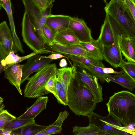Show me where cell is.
Masks as SVG:
<instances>
[{
	"mask_svg": "<svg viewBox=\"0 0 135 135\" xmlns=\"http://www.w3.org/2000/svg\"><path fill=\"white\" fill-rule=\"evenodd\" d=\"M96 40L101 46L108 47L114 43L113 33L107 14L101 26L100 35Z\"/></svg>",
	"mask_w": 135,
	"mask_h": 135,
	"instance_id": "17",
	"label": "cell"
},
{
	"mask_svg": "<svg viewBox=\"0 0 135 135\" xmlns=\"http://www.w3.org/2000/svg\"><path fill=\"white\" fill-rule=\"evenodd\" d=\"M131 40H132V42H133V43L134 45V47L135 48V38H131Z\"/></svg>",
	"mask_w": 135,
	"mask_h": 135,
	"instance_id": "49",
	"label": "cell"
},
{
	"mask_svg": "<svg viewBox=\"0 0 135 135\" xmlns=\"http://www.w3.org/2000/svg\"><path fill=\"white\" fill-rule=\"evenodd\" d=\"M69 115V113L66 110L63 112H60L57 118L53 124L62 127L63 122L67 118Z\"/></svg>",
	"mask_w": 135,
	"mask_h": 135,
	"instance_id": "36",
	"label": "cell"
},
{
	"mask_svg": "<svg viewBox=\"0 0 135 135\" xmlns=\"http://www.w3.org/2000/svg\"><path fill=\"white\" fill-rule=\"evenodd\" d=\"M67 56L70 59L73 63V66H75L78 64L91 66H98L105 67L103 63L100 61L89 59L84 56H76L68 54L64 55Z\"/></svg>",
	"mask_w": 135,
	"mask_h": 135,
	"instance_id": "25",
	"label": "cell"
},
{
	"mask_svg": "<svg viewBox=\"0 0 135 135\" xmlns=\"http://www.w3.org/2000/svg\"><path fill=\"white\" fill-rule=\"evenodd\" d=\"M73 128L72 132L75 135H108L96 126L90 123L86 127L75 126Z\"/></svg>",
	"mask_w": 135,
	"mask_h": 135,
	"instance_id": "22",
	"label": "cell"
},
{
	"mask_svg": "<svg viewBox=\"0 0 135 135\" xmlns=\"http://www.w3.org/2000/svg\"><path fill=\"white\" fill-rule=\"evenodd\" d=\"M34 122H35L34 119H20L16 118L9 122L3 129L13 131Z\"/></svg>",
	"mask_w": 135,
	"mask_h": 135,
	"instance_id": "26",
	"label": "cell"
},
{
	"mask_svg": "<svg viewBox=\"0 0 135 135\" xmlns=\"http://www.w3.org/2000/svg\"><path fill=\"white\" fill-rule=\"evenodd\" d=\"M62 130V127L53 124L38 133L36 135H48L60 133Z\"/></svg>",
	"mask_w": 135,
	"mask_h": 135,
	"instance_id": "33",
	"label": "cell"
},
{
	"mask_svg": "<svg viewBox=\"0 0 135 135\" xmlns=\"http://www.w3.org/2000/svg\"><path fill=\"white\" fill-rule=\"evenodd\" d=\"M3 100V98L1 97L0 98V103H2Z\"/></svg>",
	"mask_w": 135,
	"mask_h": 135,
	"instance_id": "50",
	"label": "cell"
},
{
	"mask_svg": "<svg viewBox=\"0 0 135 135\" xmlns=\"http://www.w3.org/2000/svg\"><path fill=\"white\" fill-rule=\"evenodd\" d=\"M68 63L66 59L65 58L62 59L60 61L59 65L62 68L66 67L67 66Z\"/></svg>",
	"mask_w": 135,
	"mask_h": 135,
	"instance_id": "44",
	"label": "cell"
},
{
	"mask_svg": "<svg viewBox=\"0 0 135 135\" xmlns=\"http://www.w3.org/2000/svg\"><path fill=\"white\" fill-rule=\"evenodd\" d=\"M80 44L86 51L99 57L102 60L104 59L100 45L97 40L91 42H80Z\"/></svg>",
	"mask_w": 135,
	"mask_h": 135,
	"instance_id": "28",
	"label": "cell"
},
{
	"mask_svg": "<svg viewBox=\"0 0 135 135\" xmlns=\"http://www.w3.org/2000/svg\"><path fill=\"white\" fill-rule=\"evenodd\" d=\"M120 47V51L127 61L135 62V48L131 38L122 34L121 36Z\"/></svg>",
	"mask_w": 135,
	"mask_h": 135,
	"instance_id": "19",
	"label": "cell"
},
{
	"mask_svg": "<svg viewBox=\"0 0 135 135\" xmlns=\"http://www.w3.org/2000/svg\"><path fill=\"white\" fill-rule=\"evenodd\" d=\"M54 0V1H55V0Z\"/></svg>",
	"mask_w": 135,
	"mask_h": 135,
	"instance_id": "53",
	"label": "cell"
},
{
	"mask_svg": "<svg viewBox=\"0 0 135 135\" xmlns=\"http://www.w3.org/2000/svg\"><path fill=\"white\" fill-rule=\"evenodd\" d=\"M48 100L47 96L38 97L33 104L27 109L25 112L17 118L20 119H34L42 111L46 108Z\"/></svg>",
	"mask_w": 135,
	"mask_h": 135,
	"instance_id": "16",
	"label": "cell"
},
{
	"mask_svg": "<svg viewBox=\"0 0 135 135\" xmlns=\"http://www.w3.org/2000/svg\"><path fill=\"white\" fill-rule=\"evenodd\" d=\"M34 4L42 10V7L40 0H32Z\"/></svg>",
	"mask_w": 135,
	"mask_h": 135,
	"instance_id": "46",
	"label": "cell"
},
{
	"mask_svg": "<svg viewBox=\"0 0 135 135\" xmlns=\"http://www.w3.org/2000/svg\"><path fill=\"white\" fill-rule=\"evenodd\" d=\"M56 34L46 24L42 31V36L43 43L50 46L54 41Z\"/></svg>",
	"mask_w": 135,
	"mask_h": 135,
	"instance_id": "29",
	"label": "cell"
},
{
	"mask_svg": "<svg viewBox=\"0 0 135 135\" xmlns=\"http://www.w3.org/2000/svg\"><path fill=\"white\" fill-rule=\"evenodd\" d=\"M10 0H0V5L1 7V6L7 3Z\"/></svg>",
	"mask_w": 135,
	"mask_h": 135,
	"instance_id": "47",
	"label": "cell"
},
{
	"mask_svg": "<svg viewBox=\"0 0 135 135\" xmlns=\"http://www.w3.org/2000/svg\"><path fill=\"white\" fill-rule=\"evenodd\" d=\"M11 31L6 22L4 21L0 24V59H4L11 52H18Z\"/></svg>",
	"mask_w": 135,
	"mask_h": 135,
	"instance_id": "8",
	"label": "cell"
},
{
	"mask_svg": "<svg viewBox=\"0 0 135 135\" xmlns=\"http://www.w3.org/2000/svg\"><path fill=\"white\" fill-rule=\"evenodd\" d=\"M99 115L93 112L88 115L89 123L96 126L107 133L108 135H125L128 134L110 126L101 120Z\"/></svg>",
	"mask_w": 135,
	"mask_h": 135,
	"instance_id": "18",
	"label": "cell"
},
{
	"mask_svg": "<svg viewBox=\"0 0 135 135\" xmlns=\"http://www.w3.org/2000/svg\"><path fill=\"white\" fill-rule=\"evenodd\" d=\"M41 57L42 58H47L54 60L64 57L69 58L68 57H66L61 54L58 53L51 54L48 56H41Z\"/></svg>",
	"mask_w": 135,
	"mask_h": 135,
	"instance_id": "40",
	"label": "cell"
},
{
	"mask_svg": "<svg viewBox=\"0 0 135 135\" xmlns=\"http://www.w3.org/2000/svg\"><path fill=\"white\" fill-rule=\"evenodd\" d=\"M68 95V105L76 115L87 116L93 112L97 103L93 92L77 73L69 85Z\"/></svg>",
	"mask_w": 135,
	"mask_h": 135,
	"instance_id": "1",
	"label": "cell"
},
{
	"mask_svg": "<svg viewBox=\"0 0 135 135\" xmlns=\"http://www.w3.org/2000/svg\"><path fill=\"white\" fill-rule=\"evenodd\" d=\"M104 122L119 130L124 131L128 134L135 135V128L133 127L130 126L131 125L123 127L121 124H118L119 123L118 122Z\"/></svg>",
	"mask_w": 135,
	"mask_h": 135,
	"instance_id": "34",
	"label": "cell"
},
{
	"mask_svg": "<svg viewBox=\"0 0 135 135\" xmlns=\"http://www.w3.org/2000/svg\"><path fill=\"white\" fill-rule=\"evenodd\" d=\"M56 75L60 83L61 90L68 92L69 86L65 84L61 79L56 74Z\"/></svg>",
	"mask_w": 135,
	"mask_h": 135,
	"instance_id": "43",
	"label": "cell"
},
{
	"mask_svg": "<svg viewBox=\"0 0 135 135\" xmlns=\"http://www.w3.org/2000/svg\"><path fill=\"white\" fill-rule=\"evenodd\" d=\"M111 27L114 37V44L110 46H100L104 59L113 67L117 68L123 60L120 51V42L121 36L124 34L114 18L106 14Z\"/></svg>",
	"mask_w": 135,
	"mask_h": 135,
	"instance_id": "5",
	"label": "cell"
},
{
	"mask_svg": "<svg viewBox=\"0 0 135 135\" xmlns=\"http://www.w3.org/2000/svg\"><path fill=\"white\" fill-rule=\"evenodd\" d=\"M1 7H3L5 10L8 16L11 28V32L13 37L17 36L15 31V27L13 17L12 10L11 0L7 3L2 6Z\"/></svg>",
	"mask_w": 135,
	"mask_h": 135,
	"instance_id": "30",
	"label": "cell"
},
{
	"mask_svg": "<svg viewBox=\"0 0 135 135\" xmlns=\"http://www.w3.org/2000/svg\"></svg>",
	"mask_w": 135,
	"mask_h": 135,
	"instance_id": "54",
	"label": "cell"
},
{
	"mask_svg": "<svg viewBox=\"0 0 135 135\" xmlns=\"http://www.w3.org/2000/svg\"><path fill=\"white\" fill-rule=\"evenodd\" d=\"M55 75L51 77L47 83L45 88L48 91L53 94L54 93Z\"/></svg>",
	"mask_w": 135,
	"mask_h": 135,
	"instance_id": "37",
	"label": "cell"
},
{
	"mask_svg": "<svg viewBox=\"0 0 135 135\" xmlns=\"http://www.w3.org/2000/svg\"><path fill=\"white\" fill-rule=\"evenodd\" d=\"M103 71L104 73L107 74H122L124 72V71L120 72H118L115 71L114 70L110 68H103Z\"/></svg>",
	"mask_w": 135,
	"mask_h": 135,
	"instance_id": "41",
	"label": "cell"
},
{
	"mask_svg": "<svg viewBox=\"0 0 135 135\" xmlns=\"http://www.w3.org/2000/svg\"><path fill=\"white\" fill-rule=\"evenodd\" d=\"M50 46L53 51L64 55L83 56L96 60L102 61L99 57L86 51L80 44L66 46L54 41Z\"/></svg>",
	"mask_w": 135,
	"mask_h": 135,
	"instance_id": "11",
	"label": "cell"
},
{
	"mask_svg": "<svg viewBox=\"0 0 135 135\" xmlns=\"http://www.w3.org/2000/svg\"><path fill=\"white\" fill-rule=\"evenodd\" d=\"M12 131H7L3 129H0V135H11Z\"/></svg>",
	"mask_w": 135,
	"mask_h": 135,
	"instance_id": "45",
	"label": "cell"
},
{
	"mask_svg": "<svg viewBox=\"0 0 135 135\" xmlns=\"http://www.w3.org/2000/svg\"><path fill=\"white\" fill-rule=\"evenodd\" d=\"M61 90V88L60 83L55 75L54 93L53 95L57 99L58 98L59 93Z\"/></svg>",
	"mask_w": 135,
	"mask_h": 135,
	"instance_id": "39",
	"label": "cell"
},
{
	"mask_svg": "<svg viewBox=\"0 0 135 135\" xmlns=\"http://www.w3.org/2000/svg\"><path fill=\"white\" fill-rule=\"evenodd\" d=\"M71 17L69 16L51 14L48 16L46 24L56 34L69 28Z\"/></svg>",
	"mask_w": 135,
	"mask_h": 135,
	"instance_id": "14",
	"label": "cell"
},
{
	"mask_svg": "<svg viewBox=\"0 0 135 135\" xmlns=\"http://www.w3.org/2000/svg\"><path fill=\"white\" fill-rule=\"evenodd\" d=\"M119 67L135 81V62L123 60Z\"/></svg>",
	"mask_w": 135,
	"mask_h": 135,
	"instance_id": "31",
	"label": "cell"
},
{
	"mask_svg": "<svg viewBox=\"0 0 135 135\" xmlns=\"http://www.w3.org/2000/svg\"><path fill=\"white\" fill-rule=\"evenodd\" d=\"M104 9L114 18L124 34L135 38V22L125 0H111Z\"/></svg>",
	"mask_w": 135,
	"mask_h": 135,
	"instance_id": "3",
	"label": "cell"
},
{
	"mask_svg": "<svg viewBox=\"0 0 135 135\" xmlns=\"http://www.w3.org/2000/svg\"><path fill=\"white\" fill-rule=\"evenodd\" d=\"M57 100L59 103L65 106L68 105V92L61 90Z\"/></svg>",
	"mask_w": 135,
	"mask_h": 135,
	"instance_id": "35",
	"label": "cell"
},
{
	"mask_svg": "<svg viewBox=\"0 0 135 135\" xmlns=\"http://www.w3.org/2000/svg\"><path fill=\"white\" fill-rule=\"evenodd\" d=\"M77 74L80 79L89 88L95 96L98 103L102 102L103 97L102 88L99 83L96 77L88 73L84 69L77 71Z\"/></svg>",
	"mask_w": 135,
	"mask_h": 135,
	"instance_id": "12",
	"label": "cell"
},
{
	"mask_svg": "<svg viewBox=\"0 0 135 135\" xmlns=\"http://www.w3.org/2000/svg\"><path fill=\"white\" fill-rule=\"evenodd\" d=\"M16 118L7 110H4L0 113V129H3L9 122Z\"/></svg>",
	"mask_w": 135,
	"mask_h": 135,
	"instance_id": "32",
	"label": "cell"
},
{
	"mask_svg": "<svg viewBox=\"0 0 135 135\" xmlns=\"http://www.w3.org/2000/svg\"><path fill=\"white\" fill-rule=\"evenodd\" d=\"M135 22V3L133 0H125Z\"/></svg>",
	"mask_w": 135,
	"mask_h": 135,
	"instance_id": "38",
	"label": "cell"
},
{
	"mask_svg": "<svg viewBox=\"0 0 135 135\" xmlns=\"http://www.w3.org/2000/svg\"><path fill=\"white\" fill-rule=\"evenodd\" d=\"M69 28L72 30L80 42H91L95 40L92 37L90 29L83 19L71 17Z\"/></svg>",
	"mask_w": 135,
	"mask_h": 135,
	"instance_id": "10",
	"label": "cell"
},
{
	"mask_svg": "<svg viewBox=\"0 0 135 135\" xmlns=\"http://www.w3.org/2000/svg\"><path fill=\"white\" fill-rule=\"evenodd\" d=\"M23 64L18 63L12 65L4 70V77L9 83L16 88L18 92L22 95L20 88L21 79L22 75V68Z\"/></svg>",
	"mask_w": 135,
	"mask_h": 135,
	"instance_id": "13",
	"label": "cell"
},
{
	"mask_svg": "<svg viewBox=\"0 0 135 135\" xmlns=\"http://www.w3.org/2000/svg\"><path fill=\"white\" fill-rule=\"evenodd\" d=\"M24 5L35 32L43 43L42 36L43 27L46 24L48 16L51 14V8L47 7L42 10L37 7L32 0H21Z\"/></svg>",
	"mask_w": 135,
	"mask_h": 135,
	"instance_id": "6",
	"label": "cell"
},
{
	"mask_svg": "<svg viewBox=\"0 0 135 135\" xmlns=\"http://www.w3.org/2000/svg\"><path fill=\"white\" fill-rule=\"evenodd\" d=\"M54 41L66 46L78 45L80 42L72 30L69 28L57 33Z\"/></svg>",
	"mask_w": 135,
	"mask_h": 135,
	"instance_id": "20",
	"label": "cell"
},
{
	"mask_svg": "<svg viewBox=\"0 0 135 135\" xmlns=\"http://www.w3.org/2000/svg\"><path fill=\"white\" fill-rule=\"evenodd\" d=\"M103 1H104V2L106 4L107 3V0H103Z\"/></svg>",
	"mask_w": 135,
	"mask_h": 135,
	"instance_id": "51",
	"label": "cell"
},
{
	"mask_svg": "<svg viewBox=\"0 0 135 135\" xmlns=\"http://www.w3.org/2000/svg\"><path fill=\"white\" fill-rule=\"evenodd\" d=\"M22 35L23 42L33 51L38 52L46 49L45 45L36 34L32 24L26 11L22 21Z\"/></svg>",
	"mask_w": 135,
	"mask_h": 135,
	"instance_id": "7",
	"label": "cell"
},
{
	"mask_svg": "<svg viewBox=\"0 0 135 135\" xmlns=\"http://www.w3.org/2000/svg\"><path fill=\"white\" fill-rule=\"evenodd\" d=\"M86 69L90 72L93 75L98 78L102 83H104L105 80L110 75L104 73L103 68L104 67L98 66H91L78 64L75 66Z\"/></svg>",
	"mask_w": 135,
	"mask_h": 135,
	"instance_id": "27",
	"label": "cell"
},
{
	"mask_svg": "<svg viewBox=\"0 0 135 135\" xmlns=\"http://www.w3.org/2000/svg\"><path fill=\"white\" fill-rule=\"evenodd\" d=\"M0 113H1L3 111L4 109V107L5 106L4 105V104L2 103H0Z\"/></svg>",
	"mask_w": 135,
	"mask_h": 135,
	"instance_id": "48",
	"label": "cell"
},
{
	"mask_svg": "<svg viewBox=\"0 0 135 135\" xmlns=\"http://www.w3.org/2000/svg\"><path fill=\"white\" fill-rule=\"evenodd\" d=\"M40 1L42 10L45 9L49 5L54 2V0H40Z\"/></svg>",
	"mask_w": 135,
	"mask_h": 135,
	"instance_id": "42",
	"label": "cell"
},
{
	"mask_svg": "<svg viewBox=\"0 0 135 135\" xmlns=\"http://www.w3.org/2000/svg\"><path fill=\"white\" fill-rule=\"evenodd\" d=\"M109 114L123 126L135 125V94L127 90L115 93L106 104Z\"/></svg>",
	"mask_w": 135,
	"mask_h": 135,
	"instance_id": "2",
	"label": "cell"
},
{
	"mask_svg": "<svg viewBox=\"0 0 135 135\" xmlns=\"http://www.w3.org/2000/svg\"><path fill=\"white\" fill-rule=\"evenodd\" d=\"M48 126L38 125L34 122L12 131L11 135H36Z\"/></svg>",
	"mask_w": 135,
	"mask_h": 135,
	"instance_id": "23",
	"label": "cell"
},
{
	"mask_svg": "<svg viewBox=\"0 0 135 135\" xmlns=\"http://www.w3.org/2000/svg\"><path fill=\"white\" fill-rule=\"evenodd\" d=\"M133 1H134V2H135V0H133Z\"/></svg>",
	"mask_w": 135,
	"mask_h": 135,
	"instance_id": "52",
	"label": "cell"
},
{
	"mask_svg": "<svg viewBox=\"0 0 135 135\" xmlns=\"http://www.w3.org/2000/svg\"><path fill=\"white\" fill-rule=\"evenodd\" d=\"M76 69V67L74 66L57 69L56 74L69 86L71 80L77 73Z\"/></svg>",
	"mask_w": 135,
	"mask_h": 135,
	"instance_id": "24",
	"label": "cell"
},
{
	"mask_svg": "<svg viewBox=\"0 0 135 135\" xmlns=\"http://www.w3.org/2000/svg\"><path fill=\"white\" fill-rule=\"evenodd\" d=\"M40 54H36L27 59L23 64L21 84L27 80L30 75L44 66L49 64L54 60L42 58Z\"/></svg>",
	"mask_w": 135,
	"mask_h": 135,
	"instance_id": "9",
	"label": "cell"
},
{
	"mask_svg": "<svg viewBox=\"0 0 135 135\" xmlns=\"http://www.w3.org/2000/svg\"><path fill=\"white\" fill-rule=\"evenodd\" d=\"M49 50L46 49L39 52L33 51L26 55L23 56H19L17 54H15L13 52H10L4 59L1 60L0 65V73L6 68L13 64L20 63L22 61L27 60L31 57L37 54H48L53 53Z\"/></svg>",
	"mask_w": 135,
	"mask_h": 135,
	"instance_id": "15",
	"label": "cell"
},
{
	"mask_svg": "<svg viewBox=\"0 0 135 135\" xmlns=\"http://www.w3.org/2000/svg\"><path fill=\"white\" fill-rule=\"evenodd\" d=\"M57 68L55 63L49 64L42 67L32 76L29 77L24 90V97L33 98L50 93L45 88L46 85L56 73Z\"/></svg>",
	"mask_w": 135,
	"mask_h": 135,
	"instance_id": "4",
	"label": "cell"
},
{
	"mask_svg": "<svg viewBox=\"0 0 135 135\" xmlns=\"http://www.w3.org/2000/svg\"><path fill=\"white\" fill-rule=\"evenodd\" d=\"M105 81L107 83H115L131 91L135 89V81L125 72L115 75H109Z\"/></svg>",
	"mask_w": 135,
	"mask_h": 135,
	"instance_id": "21",
	"label": "cell"
}]
</instances>
